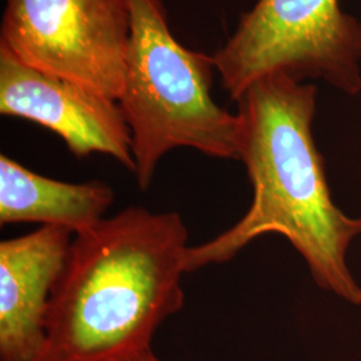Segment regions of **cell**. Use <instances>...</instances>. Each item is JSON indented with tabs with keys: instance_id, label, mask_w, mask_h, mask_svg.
<instances>
[{
	"instance_id": "obj_2",
	"label": "cell",
	"mask_w": 361,
	"mask_h": 361,
	"mask_svg": "<svg viewBox=\"0 0 361 361\" xmlns=\"http://www.w3.org/2000/svg\"><path fill=\"white\" fill-rule=\"evenodd\" d=\"M180 213L129 207L75 234L52 292L40 361H131L185 302Z\"/></svg>"
},
{
	"instance_id": "obj_7",
	"label": "cell",
	"mask_w": 361,
	"mask_h": 361,
	"mask_svg": "<svg viewBox=\"0 0 361 361\" xmlns=\"http://www.w3.org/2000/svg\"><path fill=\"white\" fill-rule=\"evenodd\" d=\"M74 234L59 226L0 243V361H40L52 292Z\"/></svg>"
},
{
	"instance_id": "obj_1",
	"label": "cell",
	"mask_w": 361,
	"mask_h": 361,
	"mask_svg": "<svg viewBox=\"0 0 361 361\" xmlns=\"http://www.w3.org/2000/svg\"><path fill=\"white\" fill-rule=\"evenodd\" d=\"M317 89L286 74L253 83L237 101L240 154L253 198L229 229L190 246L188 271L228 262L258 237L279 234L305 259L314 283L360 305L361 288L347 265L350 243L361 235V217L336 207L323 155L312 134Z\"/></svg>"
},
{
	"instance_id": "obj_6",
	"label": "cell",
	"mask_w": 361,
	"mask_h": 361,
	"mask_svg": "<svg viewBox=\"0 0 361 361\" xmlns=\"http://www.w3.org/2000/svg\"><path fill=\"white\" fill-rule=\"evenodd\" d=\"M0 113L51 130L78 158L109 155L134 174L131 131L118 101L31 68L1 46Z\"/></svg>"
},
{
	"instance_id": "obj_8",
	"label": "cell",
	"mask_w": 361,
	"mask_h": 361,
	"mask_svg": "<svg viewBox=\"0 0 361 361\" xmlns=\"http://www.w3.org/2000/svg\"><path fill=\"white\" fill-rule=\"evenodd\" d=\"M114 198V190L102 180H52L0 155L1 225L38 222L65 228L75 235L106 219Z\"/></svg>"
},
{
	"instance_id": "obj_9",
	"label": "cell",
	"mask_w": 361,
	"mask_h": 361,
	"mask_svg": "<svg viewBox=\"0 0 361 361\" xmlns=\"http://www.w3.org/2000/svg\"><path fill=\"white\" fill-rule=\"evenodd\" d=\"M131 361H161L157 356L154 355V352L152 350V352H149V353H146V355H143L141 357H138V359H135V360Z\"/></svg>"
},
{
	"instance_id": "obj_5",
	"label": "cell",
	"mask_w": 361,
	"mask_h": 361,
	"mask_svg": "<svg viewBox=\"0 0 361 361\" xmlns=\"http://www.w3.org/2000/svg\"><path fill=\"white\" fill-rule=\"evenodd\" d=\"M129 40L128 0H7L0 32L22 63L114 101Z\"/></svg>"
},
{
	"instance_id": "obj_4",
	"label": "cell",
	"mask_w": 361,
	"mask_h": 361,
	"mask_svg": "<svg viewBox=\"0 0 361 361\" xmlns=\"http://www.w3.org/2000/svg\"><path fill=\"white\" fill-rule=\"evenodd\" d=\"M222 87L238 101L271 74L320 78L336 89L361 91V22L340 0H257L213 55Z\"/></svg>"
},
{
	"instance_id": "obj_3",
	"label": "cell",
	"mask_w": 361,
	"mask_h": 361,
	"mask_svg": "<svg viewBox=\"0 0 361 361\" xmlns=\"http://www.w3.org/2000/svg\"><path fill=\"white\" fill-rule=\"evenodd\" d=\"M130 40L118 99L131 131L134 176L146 190L164 155L190 147L238 159L241 121L212 97L214 59L182 46L162 0H128Z\"/></svg>"
}]
</instances>
